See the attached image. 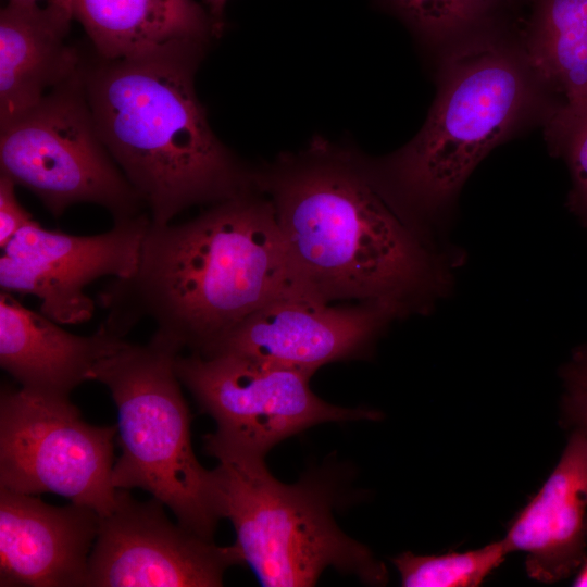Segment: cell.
<instances>
[{
  "label": "cell",
  "instance_id": "1",
  "mask_svg": "<svg viewBox=\"0 0 587 587\" xmlns=\"http://www.w3.org/2000/svg\"><path fill=\"white\" fill-rule=\"evenodd\" d=\"M290 295L313 296L271 200L253 190L182 224L150 222L134 273L111 279L98 298L102 324L115 335L126 338L151 320L152 337L178 354H205L247 316Z\"/></svg>",
  "mask_w": 587,
  "mask_h": 587
},
{
  "label": "cell",
  "instance_id": "2",
  "mask_svg": "<svg viewBox=\"0 0 587 587\" xmlns=\"http://www.w3.org/2000/svg\"><path fill=\"white\" fill-rule=\"evenodd\" d=\"M255 187L317 299L386 304L402 316L427 311L447 291L444 255L401 215L369 163L316 147L255 172Z\"/></svg>",
  "mask_w": 587,
  "mask_h": 587
},
{
  "label": "cell",
  "instance_id": "3",
  "mask_svg": "<svg viewBox=\"0 0 587 587\" xmlns=\"http://www.w3.org/2000/svg\"><path fill=\"white\" fill-rule=\"evenodd\" d=\"M201 51L101 58L95 68H82L99 136L153 225H166L192 205L257 190L255 172L216 138L197 98Z\"/></svg>",
  "mask_w": 587,
  "mask_h": 587
},
{
  "label": "cell",
  "instance_id": "4",
  "mask_svg": "<svg viewBox=\"0 0 587 587\" xmlns=\"http://www.w3.org/2000/svg\"><path fill=\"white\" fill-rule=\"evenodd\" d=\"M438 77L420 133L370 163L402 216L426 238L478 162L537 111L546 116L555 105L521 42L494 26L442 52Z\"/></svg>",
  "mask_w": 587,
  "mask_h": 587
},
{
  "label": "cell",
  "instance_id": "5",
  "mask_svg": "<svg viewBox=\"0 0 587 587\" xmlns=\"http://www.w3.org/2000/svg\"><path fill=\"white\" fill-rule=\"evenodd\" d=\"M203 450L217 460L218 510L236 533L234 546L262 586H314L329 566L363 583L384 585L387 570L337 525L339 494L327 475L309 473L296 484L276 479L265 455L214 433Z\"/></svg>",
  "mask_w": 587,
  "mask_h": 587
},
{
  "label": "cell",
  "instance_id": "6",
  "mask_svg": "<svg viewBox=\"0 0 587 587\" xmlns=\"http://www.w3.org/2000/svg\"><path fill=\"white\" fill-rule=\"evenodd\" d=\"M177 354L153 337L146 345L128 341L96 364L90 380L107 386L117 410L121 454L112 469L113 486L148 491L184 527L214 540L222 519L216 476L192 449Z\"/></svg>",
  "mask_w": 587,
  "mask_h": 587
},
{
  "label": "cell",
  "instance_id": "7",
  "mask_svg": "<svg viewBox=\"0 0 587 587\" xmlns=\"http://www.w3.org/2000/svg\"><path fill=\"white\" fill-rule=\"evenodd\" d=\"M0 174L32 191L54 217L77 203L103 207L113 222L145 213L99 136L82 68L0 128Z\"/></svg>",
  "mask_w": 587,
  "mask_h": 587
},
{
  "label": "cell",
  "instance_id": "8",
  "mask_svg": "<svg viewBox=\"0 0 587 587\" xmlns=\"http://www.w3.org/2000/svg\"><path fill=\"white\" fill-rule=\"evenodd\" d=\"M116 435V425L85 422L70 398L3 387L0 487L35 496L54 494L107 515L116 500L112 484Z\"/></svg>",
  "mask_w": 587,
  "mask_h": 587
},
{
  "label": "cell",
  "instance_id": "9",
  "mask_svg": "<svg viewBox=\"0 0 587 587\" xmlns=\"http://www.w3.org/2000/svg\"><path fill=\"white\" fill-rule=\"evenodd\" d=\"M175 371L218 437L266 455L284 439L325 422L376 420L379 413L330 404L310 387L313 374L221 352L180 353Z\"/></svg>",
  "mask_w": 587,
  "mask_h": 587
},
{
  "label": "cell",
  "instance_id": "10",
  "mask_svg": "<svg viewBox=\"0 0 587 587\" xmlns=\"http://www.w3.org/2000/svg\"><path fill=\"white\" fill-rule=\"evenodd\" d=\"M150 222L145 212L104 233L79 236L34 221L1 248V291L35 296L40 312L61 325L87 322L95 302L86 288L104 276L134 273Z\"/></svg>",
  "mask_w": 587,
  "mask_h": 587
},
{
  "label": "cell",
  "instance_id": "11",
  "mask_svg": "<svg viewBox=\"0 0 587 587\" xmlns=\"http://www.w3.org/2000/svg\"><path fill=\"white\" fill-rule=\"evenodd\" d=\"M235 565L245 564L234 545L171 522L153 497L142 502L117 489L114 508L100 516L87 587H217Z\"/></svg>",
  "mask_w": 587,
  "mask_h": 587
},
{
  "label": "cell",
  "instance_id": "12",
  "mask_svg": "<svg viewBox=\"0 0 587 587\" xmlns=\"http://www.w3.org/2000/svg\"><path fill=\"white\" fill-rule=\"evenodd\" d=\"M398 312L386 304H333L310 295L271 301L230 329L208 353H237L314 374L323 365L370 354Z\"/></svg>",
  "mask_w": 587,
  "mask_h": 587
},
{
  "label": "cell",
  "instance_id": "13",
  "mask_svg": "<svg viewBox=\"0 0 587 587\" xmlns=\"http://www.w3.org/2000/svg\"><path fill=\"white\" fill-rule=\"evenodd\" d=\"M100 515L0 487V586L87 587Z\"/></svg>",
  "mask_w": 587,
  "mask_h": 587
},
{
  "label": "cell",
  "instance_id": "14",
  "mask_svg": "<svg viewBox=\"0 0 587 587\" xmlns=\"http://www.w3.org/2000/svg\"><path fill=\"white\" fill-rule=\"evenodd\" d=\"M587 435L574 428L539 491L513 517L502 539L507 551L526 553L529 577L555 583L586 559Z\"/></svg>",
  "mask_w": 587,
  "mask_h": 587
},
{
  "label": "cell",
  "instance_id": "15",
  "mask_svg": "<svg viewBox=\"0 0 587 587\" xmlns=\"http://www.w3.org/2000/svg\"><path fill=\"white\" fill-rule=\"evenodd\" d=\"M60 325L1 291L0 365L23 390L70 398L73 389L90 380L98 362L128 342L102 323L88 336L72 334Z\"/></svg>",
  "mask_w": 587,
  "mask_h": 587
},
{
  "label": "cell",
  "instance_id": "16",
  "mask_svg": "<svg viewBox=\"0 0 587 587\" xmlns=\"http://www.w3.org/2000/svg\"><path fill=\"white\" fill-rule=\"evenodd\" d=\"M73 18L66 0L8 2L1 9L0 128L79 74L78 57L66 43Z\"/></svg>",
  "mask_w": 587,
  "mask_h": 587
},
{
  "label": "cell",
  "instance_id": "17",
  "mask_svg": "<svg viewBox=\"0 0 587 587\" xmlns=\"http://www.w3.org/2000/svg\"><path fill=\"white\" fill-rule=\"evenodd\" d=\"M99 57L140 59L202 49L222 30L193 0H66Z\"/></svg>",
  "mask_w": 587,
  "mask_h": 587
},
{
  "label": "cell",
  "instance_id": "18",
  "mask_svg": "<svg viewBox=\"0 0 587 587\" xmlns=\"http://www.w3.org/2000/svg\"><path fill=\"white\" fill-rule=\"evenodd\" d=\"M521 45L548 95L587 99V0H532Z\"/></svg>",
  "mask_w": 587,
  "mask_h": 587
},
{
  "label": "cell",
  "instance_id": "19",
  "mask_svg": "<svg viewBox=\"0 0 587 587\" xmlns=\"http://www.w3.org/2000/svg\"><path fill=\"white\" fill-rule=\"evenodd\" d=\"M426 43L442 52L494 26L502 0H386Z\"/></svg>",
  "mask_w": 587,
  "mask_h": 587
},
{
  "label": "cell",
  "instance_id": "20",
  "mask_svg": "<svg viewBox=\"0 0 587 587\" xmlns=\"http://www.w3.org/2000/svg\"><path fill=\"white\" fill-rule=\"evenodd\" d=\"M509 552L503 540L465 552L421 555L402 552L391 558L404 587H476Z\"/></svg>",
  "mask_w": 587,
  "mask_h": 587
},
{
  "label": "cell",
  "instance_id": "21",
  "mask_svg": "<svg viewBox=\"0 0 587 587\" xmlns=\"http://www.w3.org/2000/svg\"><path fill=\"white\" fill-rule=\"evenodd\" d=\"M545 126L551 151L564 159L571 173L567 205L587 227V99L555 105Z\"/></svg>",
  "mask_w": 587,
  "mask_h": 587
},
{
  "label": "cell",
  "instance_id": "22",
  "mask_svg": "<svg viewBox=\"0 0 587 587\" xmlns=\"http://www.w3.org/2000/svg\"><path fill=\"white\" fill-rule=\"evenodd\" d=\"M15 184L0 174V247L3 248L17 232L34 222L32 214L18 202Z\"/></svg>",
  "mask_w": 587,
  "mask_h": 587
},
{
  "label": "cell",
  "instance_id": "23",
  "mask_svg": "<svg viewBox=\"0 0 587 587\" xmlns=\"http://www.w3.org/2000/svg\"><path fill=\"white\" fill-rule=\"evenodd\" d=\"M563 411L574 428L587 435V390L569 387V392L563 400ZM587 534V517H586Z\"/></svg>",
  "mask_w": 587,
  "mask_h": 587
},
{
  "label": "cell",
  "instance_id": "24",
  "mask_svg": "<svg viewBox=\"0 0 587 587\" xmlns=\"http://www.w3.org/2000/svg\"><path fill=\"white\" fill-rule=\"evenodd\" d=\"M564 378L569 387L587 390V346L575 352L564 369Z\"/></svg>",
  "mask_w": 587,
  "mask_h": 587
},
{
  "label": "cell",
  "instance_id": "25",
  "mask_svg": "<svg viewBox=\"0 0 587 587\" xmlns=\"http://www.w3.org/2000/svg\"><path fill=\"white\" fill-rule=\"evenodd\" d=\"M226 1L227 0H204L210 15L221 30L223 29V13Z\"/></svg>",
  "mask_w": 587,
  "mask_h": 587
},
{
  "label": "cell",
  "instance_id": "26",
  "mask_svg": "<svg viewBox=\"0 0 587 587\" xmlns=\"http://www.w3.org/2000/svg\"><path fill=\"white\" fill-rule=\"evenodd\" d=\"M574 586H587V557L577 571V575L573 582Z\"/></svg>",
  "mask_w": 587,
  "mask_h": 587
},
{
  "label": "cell",
  "instance_id": "27",
  "mask_svg": "<svg viewBox=\"0 0 587 587\" xmlns=\"http://www.w3.org/2000/svg\"><path fill=\"white\" fill-rule=\"evenodd\" d=\"M40 1L42 0H8V2L21 3V4H33V3H39ZM43 1H48V0H43Z\"/></svg>",
  "mask_w": 587,
  "mask_h": 587
}]
</instances>
